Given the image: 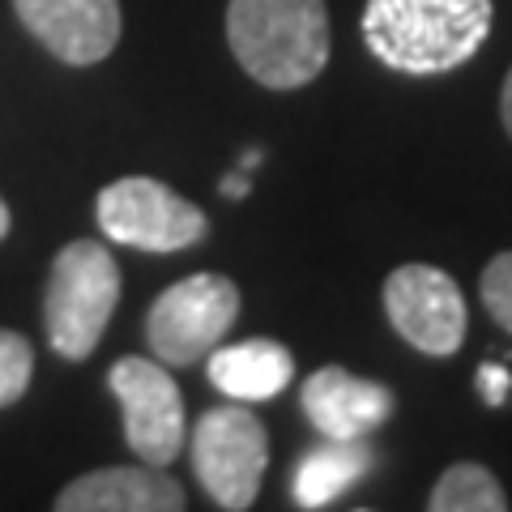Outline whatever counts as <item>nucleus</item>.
Returning <instances> with one entry per match:
<instances>
[{"instance_id": "nucleus-12", "label": "nucleus", "mask_w": 512, "mask_h": 512, "mask_svg": "<svg viewBox=\"0 0 512 512\" xmlns=\"http://www.w3.org/2000/svg\"><path fill=\"white\" fill-rule=\"evenodd\" d=\"M210 380L235 402H269L295 380V355L274 338H248L239 346H214Z\"/></svg>"}, {"instance_id": "nucleus-2", "label": "nucleus", "mask_w": 512, "mask_h": 512, "mask_svg": "<svg viewBox=\"0 0 512 512\" xmlns=\"http://www.w3.org/2000/svg\"><path fill=\"white\" fill-rule=\"evenodd\" d=\"M227 43L252 82L299 90L329 64L325 0H231Z\"/></svg>"}, {"instance_id": "nucleus-14", "label": "nucleus", "mask_w": 512, "mask_h": 512, "mask_svg": "<svg viewBox=\"0 0 512 512\" xmlns=\"http://www.w3.org/2000/svg\"><path fill=\"white\" fill-rule=\"evenodd\" d=\"M427 508L431 512H504L508 495L487 466L457 461V466H448L436 478V487L427 495Z\"/></svg>"}, {"instance_id": "nucleus-19", "label": "nucleus", "mask_w": 512, "mask_h": 512, "mask_svg": "<svg viewBox=\"0 0 512 512\" xmlns=\"http://www.w3.org/2000/svg\"><path fill=\"white\" fill-rule=\"evenodd\" d=\"M222 192H227V197H244V192H248V175H227Z\"/></svg>"}, {"instance_id": "nucleus-1", "label": "nucleus", "mask_w": 512, "mask_h": 512, "mask_svg": "<svg viewBox=\"0 0 512 512\" xmlns=\"http://www.w3.org/2000/svg\"><path fill=\"white\" fill-rule=\"evenodd\" d=\"M491 0H367L363 43L384 69L436 77L461 69L491 35Z\"/></svg>"}, {"instance_id": "nucleus-5", "label": "nucleus", "mask_w": 512, "mask_h": 512, "mask_svg": "<svg viewBox=\"0 0 512 512\" xmlns=\"http://www.w3.org/2000/svg\"><path fill=\"white\" fill-rule=\"evenodd\" d=\"M269 466V436L265 423L244 406H214L192 427V470L205 495L227 508H252L261 478Z\"/></svg>"}, {"instance_id": "nucleus-18", "label": "nucleus", "mask_w": 512, "mask_h": 512, "mask_svg": "<svg viewBox=\"0 0 512 512\" xmlns=\"http://www.w3.org/2000/svg\"><path fill=\"white\" fill-rule=\"evenodd\" d=\"M500 116H504V128H508V137H512V69H508L504 90H500Z\"/></svg>"}, {"instance_id": "nucleus-13", "label": "nucleus", "mask_w": 512, "mask_h": 512, "mask_svg": "<svg viewBox=\"0 0 512 512\" xmlns=\"http://www.w3.org/2000/svg\"><path fill=\"white\" fill-rule=\"evenodd\" d=\"M372 466V448L359 440H325L312 453H303L295 470V504L299 508H325L346 487H355Z\"/></svg>"}, {"instance_id": "nucleus-9", "label": "nucleus", "mask_w": 512, "mask_h": 512, "mask_svg": "<svg viewBox=\"0 0 512 512\" xmlns=\"http://www.w3.org/2000/svg\"><path fill=\"white\" fill-rule=\"evenodd\" d=\"M18 22L64 64H99L120 43V0H13Z\"/></svg>"}, {"instance_id": "nucleus-8", "label": "nucleus", "mask_w": 512, "mask_h": 512, "mask_svg": "<svg viewBox=\"0 0 512 512\" xmlns=\"http://www.w3.org/2000/svg\"><path fill=\"white\" fill-rule=\"evenodd\" d=\"M384 312L402 338L431 359L457 355L466 342V299L461 286L436 265L410 261L384 278Z\"/></svg>"}, {"instance_id": "nucleus-20", "label": "nucleus", "mask_w": 512, "mask_h": 512, "mask_svg": "<svg viewBox=\"0 0 512 512\" xmlns=\"http://www.w3.org/2000/svg\"><path fill=\"white\" fill-rule=\"evenodd\" d=\"M9 231H13V214H9L5 197H0V239H9Z\"/></svg>"}, {"instance_id": "nucleus-17", "label": "nucleus", "mask_w": 512, "mask_h": 512, "mask_svg": "<svg viewBox=\"0 0 512 512\" xmlns=\"http://www.w3.org/2000/svg\"><path fill=\"white\" fill-rule=\"evenodd\" d=\"M478 389H483V397H487L491 406H500L504 393L512 389V376L504 372L500 363H487V367H478Z\"/></svg>"}, {"instance_id": "nucleus-4", "label": "nucleus", "mask_w": 512, "mask_h": 512, "mask_svg": "<svg viewBox=\"0 0 512 512\" xmlns=\"http://www.w3.org/2000/svg\"><path fill=\"white\" fill-rule=\"evenodd\" d=\"M99 227L111 244L137 248V252H184L210 235V222L192 201H184L175 188L150 175H124L111 180L99 201H94Z\"/></svg>"}, {"instance_id": "nucleus-7", "label": "nucleus", "mask_w": 512, "mask_h": 512, "mask_svg": "<svg viewBox=\"0 0 512 512\" xmlns=\"http://www.w3.org/2000/svg\"><path fill=\"white\" fill-rule=\"evenodd\" d=\"M107 389L120 402L124 444L137 453V461L171 466L188 444V427H184V393L167 367L154 359L124 355L111 363Z\"/></svg>"}, {"instance_id": "nucleus-11", "label": "nucleus", "mask_w": 512, "mask_h": 512, "mask_svg": "<svg viewBox=\"0 0 512 512\" xmlns=\"http://www.w3.org/2000/svg\"><path fill=\"white\" fill-rule=\"evenodd\" d=\"M184 487L167 466H111L73 478L56 495V512H184Z\"/></svg>"}, {"instance_id": "nucleus-15", "label": "nucleus", "mask_w": 512, "mask_h": 512, "mask_svg": "<svg viewBox=\"0 0 512 512\" xmlns=\"http://www.w3.org/2000/svg\"><path fill=\"white\" fill-rule=\"evenodd\" d=\"M35 376V346L18 329H0V410L22 402Z\"/></svg>"}, {"instance_id": "nucleus-3", "label": "nucleus", "mask_w": 512, "mask_h": 512, "mask_svg": "<svg viewBox=\"0 0 512 512\" xmlns=\"http://www.w3.org/2000/svg\"><path fill=\"white\" fill-rule=\"evenodd\" d=\"M120 303V265L99 239H73L52 261L43 295V329L60 359L82 363L103 342Z\"/></svg>"}, {"instance_id": "nucleus-6", "label": "nucleus", "mask_w": 512, "mask_h": 512, "mask_svg": "<svg viewBox=\"0 0 512 512\" xmlns=\"http://www.w3.org/2000/svg\"><path fill=\"white\" fill-rule=\"evenodd\" d=\"M239 316V286L222 274H192L167 286L146 316L150 350L167 367H188L222 346Z\"/></svg>"}, {"instance_id": "nucleus-16", "label": "nucleus", "mask_w": 512, "mask_h": 512, "mask_svg": "<svg viewBox=\"0 0 512 512\" xmlns=\"http://www.w3.org/2000/svg\"><path fill=\"white\" fill-rule=\"evenodd\" d=\"M478 291H483V308L491 312L495 325L512 333V252L491 256V265L483 269Z\"/></svg>"}, {"instance_id": "nucleus-10", "label": "nucleus", "mask_w": 512, "mask_h": 512, "mask_svg": "<svg viewBox=\"0 0 512 512\" xmlns=\"http://www.w3.org/2000/svg\"><path fill=\"white\" fill-rule=\"evenodd\" d=\"M303 414L325 440H359L393 414V393L376 380L329 363L303 384Z\"/></svg>"}]
</instances>
